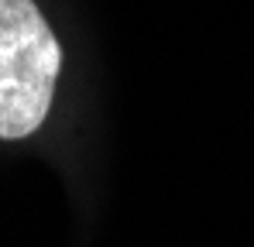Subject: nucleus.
Listing matches in <instances>:
<instances>
[{"label": "nucleus", "mask_w": 254, "mask_h": 247, "mask_svg": "<svg viewBox=\"0 0 254 247\" xmlns=\"http://www.w3.org/2000/svg\"><path fill=\"white\" fill-rule=\"evenodd\" d=\"M62 52L35 0H0V141H21L48 117Z\"/></svg>", "instance_id": "f257e3e1"}]
</instances>
